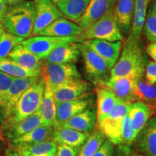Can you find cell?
<instances>
[{
    "label": "cell",
    "instance_id": "6da1fadb",
    "mask_svg": "<svg viewBox=\"0 0 156 156\" xmlns=\"http://www.w3.org/2000/svg\"><path fill=\"white\" fill-rule=\"evenodd\" d=\"M146 64V54L140 38L129 36L123 43L116 63L111 69L109 79H116L134 73H145Z\"/></svg>",
    "mask_w": 156,
    "mask_h": 156
},
{
    "label": "cell",
    "instance_id": "7a4b0ae2",
    "mask_svg": "<svg viewBox=\"0 0 156 156\" xmlns=\"http://www.w3.org/2000/svg\"><path fill=\"white\" fill-rule=\"evenodd\" d=\"M36 11L34 0L8 6L3 20L5 31L26 39L33 36Z\"/></svg>",
    "mask_w": 156,
    "mask_h": 156
},
{
    "label": "cell",
    "instance_id": "3957f363",
    "mask_svg": "<svg viewBox=\"0 0 156 156\" xmlns=\"http://www.w3.org/2000/svg\"><path fill=\"white\" fill-rule=\"evenodd\" d=\"M45 88V82L42 76H39L17 101L10 114L3 123V129L8 131L17 123L24 119L40 108Z\"/></svg>",
    "mask_w": 156,
    "mask_h": 156
},
{
    "label": "cell",
    "instance_id": "277c9868",
    "mask_svg": "<svg viewBox=\"0 0 156 156\" xmlns=\"http://www.w3.org/2000/svg\"><path fill=\"white\" fill-rule=\"evenodd\" d=\"M77 42L83 43L87 40H105L108 41H124V36L117 25L113 9L95 21L77 36Z\"/></svg>",
    "mask_w": 156,
    "mask_h": 156
},
{
    "label": "cell",
    "instance_id": "5b68a950",
    "mask_svg": "<svg viewBox=\"0 0 156 156\" xmlns=\"http://www.w3.org/2000/svg\"><path fill=\"white\" fill-rule=\"evenodd\" d=\"M80 52L84 61L85 73L93 85H105L108 81L111 68L100 56L80 43Z\"/></svg>",
    "mask_w": 156,
    "mask_h": 156
},
{
    "label": "cell",
    "instance_id": "8992f818",
    "mask_svg": "<svg viewBox=\"0 0 156 156\" xmlns=\"http://www.w3.org/2000/svg\"><path fill=\"white\" fill-rule=\"evenodd\" d=\"M45 85L52 91L64 83L81 78V75L75 64H53L45 62L41 68V75Z\"/></svg>",
    "mask_w": 156,
    "mask_h": 156
},
{
    "label": "cell",
    "instance_id": "52a82bcc",
    "mask_svg": "<svg viewBox=\"0 0 156 156\" xmlns=\"http://www.w3.org/2000/svg\"><path fill=\"white\" fill-rule=\"evenodd\" d=\"M73 42H77V36H34L24 39L20 44L41 59L45 60L58 46Z\"/></svg>",
    "mask_w": 156,
    "mask_h": 156
},
{
    "label": "cell",
    "instance_id": "ba28073f",
    "mask_svg": "<svg viewBox=\"0 0 156 156\" xmlns=\"http://www.w3.org/2000/svg\"><path fill=\"white\" fill-rule=\"evenodd\" d=\"M38 77L14 78L0 103V115L3 123L10 114L12 108L25 91L34 83Z\"/></svg>",
    "mask_w": 156,
    "mask_h": 156
},
{
    "label": "cell",
    "instance_id": "9c48e42d",
    "mask_svg": "<svg viewBox=\"0 0 156 156\" xmlns=\"http://www.w3.org/2000/svg\"><path fill=\"white\" fill-rule=\"evenodd\" d=\"M95 103V96L94 93L91 92L74 100L56 104L55 126L65 122L71 117L80 114Z\"/></svg>",
    "mask_w": 156,
    "mask_h": 156
},
{
    "label": "cell",
    "instance_id": "30bf717a",
    "mask_svg": "<svg viewBox=\"0 0 156 156\" xmlns=\"http://www.w3.org/2000/svg\"><path fill=\"white\" fill-rule=\"evenodd\" d=\"M36 18L33 36H37L45 28L63 15L52 0H34Z\"/></svg>",
    "mask_w": 156,
    "mask_h": 156
},
{
    "label": "cell",
    "instance_id": "8fae6325",
    "mask_svg": "<svg viewBox=\"0 0 156 156\" xmlns=\"http://www.w3.org/2000/svg\"><path fill=\"white\" fill-rule=\"evenodd\" d=\"M93 85L81 78H76L64 83L54 91L56 105L60 103L74 100L91 93Z\"/></svg>",
    "mask_w": 156,
    "mask_h": 156
},
{
    "label": "cell",
    "instance_id": "7c38bea8",
    "mask_svg": "<svg viewBox=\"0 0 156 156\" xmlns=\"http://www.w3.org/2000/svg\"><path fill=\"white\" fill-rule=\"evenodd\" d=\"M144 75L145 73H134L116 79H109L105 85L112 90L119 99L132 103L135 101L134 88Z\"/></svg>",
    "mask_w": 156,
    "mask_h": 156
},
{
    "label": "cell",
    "instance_id": "4fadbf2b",
    "mask_svg": "<svg viewBox=\"0 0 156 156\" xmlns=\"http://www.w3.org/2000/svg\"><path fill=\"white\" fill-rule=\"evenodd\" d=\"M95 51L112 68L116 63L122 49V41H108L105 40H87L81 43Z\"/></svg>",
    "mask_w": 156,
    "mask_h": 156
},
{
    "label": "cell",
    "instance_id": "5bb4252c",
    "mask_svg": "<svg viewBox=\"0 0 156 156\" xmlns=\"http://www.w3.org/2000/svg\"><path fill=\"white\" fill-rule=\"evenodd\" d=\"M134 144L136 153L144 156H156V116L150 119Z\"/></svg>",
    "mask_w": 156,
    "mask_h": 156
},
{
    "label": "cell",
    "instance_id": "9a60e30c",
    "mask_svg": "<svg viewBox=\"0 0 156 156\" xmlns=\"http://www.w3.org/2000/svg\"><path fill=\"white\" fill-rule=\"evenodd\" d=\"M97 123V110L96 106L89 107L83 112L74 116L65 122L61 124L54 126L60 127L69 128L76 131L91 134L95 129Z\"/></svg>",
    "mask_w": 156,
    "mask_h": 156
},
{
    "label": "cell",
    "instance_id": "2e32d148",
    "mask_svg": "<svg viewBox=\"0 0 156 156\" xmlns=\"http://www.w3.org/2000/svg\"><path fill=\"white\" fill-rule=\"evenodd\" d=\"M94 90L97 110V126L112 112L119 98L112 90L106 85H95Z\"/></svg>",
    "mask_w": 156,
    "mask_h": 156
},
{
    "label": "cell",
    "instance_id": "e0dca14e",
    "mask_svg": "<svg viewBox=\"0 0 156 156\" xmlns=\"http://www.w3.org/2000/svg\"><path fill=\"white\" fill-rule=\"evenodd\" d=\"M135 0H116L113 13L119 28L124 35H129L133 23Z\"/></svg>",
    "mask_w": 156,
    "mask_h": 156
},
{
    "label": "cell",
    "instance_id": "ac0fdd59",
    "mask_svg": "<svg viewBox=\"0 0 156 156\" xmlns=\"http://www.w3.org/2000/svg\"><path fill=\"white\" fill-rule=\"evenodd\" d=\"M116 0H90L84 14L77 23L83 29L114 9Z\"/></svg>",
    "mask_w": 156,
    "mask_h": 156
},
{
    "label": "cell",
    "instance_id": "d6986e66",
    "mask_svg": "<svg viewBox=\"0 0 156 156\" xmlns=\"http://www.w3.org/2000/svg\"><path fill=\"white\" fill-rule=\"evenodd\" d=\"M83 28L77 23L62 17L54 21L37 36L54 37L77 36L83 32Z\"/></svg>",
    "mask_w": 156,
    "mask_h": 156
},
{
    "label": "cell",
    "instance_id": "ffe728a7",
    "mask_svg": "<svg viewBox=\"0 0 156 156\" xmlns=\"http://www.w3.org/2000/svg\"><path fill=\"white\" fill-rule=\"evenodd\" d=\"M80 55V43H69L56 48L46 57L45 62L53 64H75L78 61Z\"/></svg>",
    "mask_w": 156,
    "mask_h": 156
},
{
    "label": "cell",
    "instance_id": "44dd1931",
    "mask_svg": "<svg viewBox=\"0 0 156 156\" xmlns=\"http://www.w3.org/2000/svg\"><path fill=\"white\" fill-rule=\"evenodd\" d=\"M155 114V109L147 103L140 101L132 103L128 115L136 136Z\"/></svg>",
    "mask_w": 156,
    "mask_h": 156
},
{
    "label": "cell",
    "instance_id": "7402d4cb",
    "mask_svg": "<svg viewBox=\"0 0 156 156\" xmlns=\"http://www.w3.org/2000/svg\"><path fill=\"white\" fill-rule=\"evenodd\" d=\"M90 134L78 132L72 129L55 126L54 127L53 140L57 145L62 144L80 150L88 139Z\"/></svg>",
    "mask_w": 156,
    "mask_h": 156
},
{
    "label": "cell",
    "instance_id": "603a6c76",
    "mask_svg": "<svg viewBox=\"0 0 156 156\" xmlns=\"http://www.w3.org/2000/svg\"><path fill=\"white\" fill-rule=\"evenodd\" d=\"M7 58L21 67L30 70H41L44 64L42 59L27 50L20 44L12 50Z\"/></svg>",
    "mask_w": 156,
    "mask_h": 156
},
{
    "label": "cell",
    "instance_id": "cb8c5ba5",
    "mask_svg": "<svg viewBox=\"0 0 156 156\" xmlns=\"http://www.w3.org/2000/svg\"><path fill=\"white\" fill-rule=\"evenodd\" d=\"M64 17L77 23L86 9L90 0H52Z\"/></svg>",
    "mask_w": 156,
    "mask_h": 156
},
{
    "label": "cell",
    "instance_id": "d4e9b609",
    "mask_svg": "<svg viewBox=\"0 0 156 156\" xmlns=\"http://www.w3.org/2000/svg\"><path fill=\"white\" fill-rule=\"evenodd\" d=\"M39 112L42 119V125L51 126H55L56 105L54 101L53 91L45 85L44 97L41 103Z\"/></svg>",
    "mask_w": 156,
    "mask_h": 156
},
{
    "label": "cell",
    "instance_id": "484cf974",
    "mask_svg": "<svg viewBox=\"0 0 156 156\" xmlns=\"http://www.w3.org/2000/svg\"><path fill=\"white\" fill-rule=\"evenodd\" d=\"M54 127L41 125L24 135L11 141L13 147L23 145L38 143L47 140H53Z\"/></svg>",
    "mask_w": 156,
    "mask_h": 156
},
{
    "label": "cell",
    "instance_id": "4316f807",
    "mask_svg": "<svg viewBox=\"0 0 156 156\" xmlns=\"http://www.w3.org/2000/svg\"><path fill=\"white\" fill-rule=\"evenodd\" d=\"M23 156H54L57 151V144L54 140H47L30 145L13 147Z\"/></svg>",
    "mask_w": 156,
    "mask_h": 156
},
{
    "label": "cell",
    "instance_id": "83f0119b",
    "mask_svg": "<svg viewBox=\"0 0 156 156\" xmlns=\"http://www.w3.org/2000/svg\"><path fill=\"white\" fill-rule=\"evenodd\" d=\"M41 125H42V119L38 109L36 112L25 118L12 128L6 132V136L9 140L12 141Z\"/></svg>",
    "mask_w": 156,
    "mask_h": 156
},
{
    "label": "cell",
    "instance_id": "f1b7e54d",
    "mask_svg": "<svg viewBox=\"0 0 156 156\" xmlns=\"http://www.w3.org/2000/svg\"><path fill=\"white\" fill-rule=\"evenodd\" d=\"M0 71L16 78L38 77L41 75V70L27 69L9 58H0Z\"/></svg>",
    "mask_w": 156,
    "mask_h": 156
},
{
    "label": "cell",
    "instance_id": "f546056e",
    "mask_svg": "<svg viewBox=\"0 0 156 156\" xmlns=\"http://www.w3.org/2000/svg\"><path fill=\"white\" fill-rule=\"evenodd\" d=\"M148 0H135L133 23L129 36L133 38H140L143 30L144 24L147 15Z\"/></svg>",
    "mask_w": 156,
    "mask_h": 156
},
{
    "label": "cell",
    "instance_id": "4dcf8cb0",
    "mask_svg": "<svg viewBox=\"0 0 156 156\" xmlns=\"http://www.w3.org/2000/svg\"><path fill=\"white\" fill-rule=\"evenodd\" d=\"M134 97L135 101H142L154 108L156 99V84L151 85L143 77L141 78L134 88Z\"/></svg>",
    "mask_w": 156,
    "mask_h": 156
},
{
    "label": "cell",
    "instance_id": "1f68e13d",
    "mask_svg": "<svg viewBox=\"0 0 156 156\" xmlns=\"http://www.w3.org/2000/svg\"><path fill=\"white\" fill-rule=\"evenodd\" d=\"M106 137L99 129H96L90 134L88 139L80 150L77 156H92L98 151Z\"/></svg>",
    "mask_w": 156,
    "mask_h": 156
},
{
    "label": "cell",
    "instance_id": "d6a6232c",
    "mask_svg": "<svg viewBox=\"0 0 156 156\" xmlns=\"http://www.w3.org/2000/svg\"><path fill=\"white\" fill-rule=\"evenodd\" d=\"M23 40V38L5 31L0 36V58H7L12 50Z\"/></svg>",
    "mask_w": 156,
    "mask_h": 156
},
{
    "label": "cell",
    "instance_id": "836d02e7",
    "mask_svg": "<svg viewBox=\"0 0 156 156\" xmlns=\"http://www.w3.org/2000/svg\"><path fill=\"white\" fill-rule=\"evenodd\" d=\"M136 138V135L132 127L131 120L127 114L122 121V131H121L120 147L130 149Z\"/></svg>",
    "mask_w": 156,
    "mask_h": 156
},
{
    "label": "cell",
    "instance_id": "e575fe53",
    "mask_svg": "<svg viewBox=\"0 0 156 156\" xmlns=\"http://www.w3.org/2000/svg\"><path fill=\"white\" fill-rule=\"evenodd\" d=\"M144 34L148 41L151 42H156V13L149 9L144 24Z\"/></svg>",
    "mask_w": 156,
    "mask_h": 156
},
{
    "label": "cell",
    "instance_id": "d590c367",
    "mask_svg": "<svg viewBox=\"0 0 156 156\" xmlns=\"http://www.w3.org/2000/svg\"><path fill=\"white\" fill-rule=\"evenodd\" d=\"M15 77L0 71V103L2 101L5 93L8 90Z\"/></svg>",
    "mask_w": 156,
    "mask_h": 156
},
{
    "label": "cell",
    "instance_id": "8d00e7d4",
    "mask_svg": "<svg viewBox=\"0 0 156 156\" xmlns=\"http://www.w3.org/2000/svg\"><path fill=\"white\" fill-rule=\"evenodd\" d=\"M145 80L151 85L156 84V62H147L145 70Z\"/></svg>",
    "mask_w": 156,
    "mask_h": 156
},
{
    "label": "cell",
    "instance_id": "74e56055",
    "mask_svg": "<svg viewBox=\"0 0 156 156\" xmlns=\"http://www.w3.org/2000/svg\"><path fill=\"white\" fill-rule=\"evenodd\" d=\"M115 151H116V146L112 142L106 139L98 151L92 156H113Z\"/></svg>",
    "mask_w": 156,
    "mask_h": 156
},
{
    "label": "cell",
    "instance_id": "f35d334b",
    "mask_svg": "<svg viewBox=\"0 0 156 156\" xmlns=\"http://www.w3.org/2000/svg\"><path fill=\"white\" fill-rule=\"evenodd\" d=\"M79 149L71 147L69 146L58 144L57 145V151L56 155L57 156H77L79 153Z\"/></svg>",
    "mask_w": 156,
    "mask_h": 156
},
{
    "label": "cell",
    "instance_id": "ab89813d",
    "mask_svg": "<svg viewBox=\"0 0 156 156\" xmlns=\"http://www.w3.org/2000/svg\"><path fill=\"white\" fill-rule=\"evenodd\" d=\"M146 52L154 62H156V42H151L148 45Z\"/></svg>",
    "mask_w": 156,
    "mask_h": 156
},
{
    "label": "cell",
    "instance_id": "60d3db41",
    "mask_svg": "<svg viewBox=\"0 0 156 156\" xmlns=\"http://www.w3.org/2000/svg\"><path fill=\"white\" fill-rule=\"evenodd\" d=\"M113 156H130V149L118 147Z\"/></svg>",
    "mask_w": 156,
    "mask_h": 156
},
{
    "label": "cell",
    "instance_id": "b9f144b4",
    "mask_svg": "<svg viewBox=\"0 0 156 156\" xmlns=\"http://www.w3.org/2000/svg\"><path fill=\"white\" fill-rule=\"evenodd\" d=\"M7 7H8V6L5 2L4 0H0V21L2 23L3 22L4 17H5L6 12H7Z\"/></svg>",
    "mask_w": 156,
    "mask_h": 156
},
{
    "label": "cell",
    "instance_id": "7bdbcfd3",
    "mask_svg": "<svg viewBox=\"0 0 156 156\" xmlns=\"http://www.w3.org/2000/svg\"><path fill=\"white\" fill-rule=\"evenodd\" d=\"M6 156H23L14 147L7 148L5 152Z\"/></svg>",
    "mask_w": 156,
    "mask_h": 156
},
{
    "label": "cell",
    "instance_id": "ee69618b",
    "mask_svg": "<svg viewBox=\"0 0 156 156\" xmlns=\"http://www.w3.org/2000/svg\"><path fill=\"white\" fill-rule=\"evenodd\" d=\"M7 4V6H12L17 5V4L23 2L27 1V0H4Z\"/></svg>",
    "mask_w": 156,
    "mask_h": 156
},
{
    "label": "cell",
    "instance_id": "f6af8a7d",
    "mask_svg": "<svg viewBox=\"0 0 156 156\" xmlns=\"http://www.w3.org/2000/svg\"><path fill=\"white\" fill-rule=\"evenodd\" d=\"M5 31V27H4V25H3V23L0 21V36H2V34Z\"/></svg>",
    "mask_w": 156,
    "mask_h": 156
},
{
    "label": "cell",
    "instance_id": "bcb514c9",
    "mask_svg": "<svg viewBox=\"0 0 156 156\" xmlns=\"http://www.w3.org/2000/svg\"><path fill=\"white\" fill-rule=\"evenodd\" d=\"M151 9L154 12L156 13V0L155 2H154V3L153 4V5H152Z\"/></svg>",
    "mask_w": 156,
    "mask_h": 156
},
{
    "label": "cell",
    "instance_id": "7dc6e473",
    "mask_svg": "<svg viewBox=\"0 0 156 156\" xmlns=\"http://www.w3.org/2000/svg\"><path fill=\"white\" fill-rule=\"evenodd\" d=\"M0 140H2V141H5V140H4V136H3V134L2 133V131L0 130Z\"/></svg>",
    "mask_w": 156,
    "mask_h": 156
},
{
    "label": "cell",
    "instance_id": "c3c4849f",
    "mask_svg": "<svg viewBox=\"0 0 156 156\" xmlns=\"http://www.w3.org/2000/svg\"><path fill=\"white\" fill-rule=\"evenodd\" d=\"M131 156H144V155H141V154H140V153H135L132 154V155Z\"/></svg>",
    "mask_w": 156,
    "mask_h": 156
},
{
    "label": "cell",
    "instance_id": "681fc988",
    "mask_svg": "<svg viewBox=\"0 0 156 156\" xmlns=\"http://www.w3.org/2000/svg\"><path fill=\"white\" fill-rule=\"evenodd\" d=\"M154 109H155V112H156V99H155V105H154Z\"/></svg>",
    "mask_w": 156,
    "mask_h": 156
},
{
    "label": "cell",
    "instance_id": "f907efd6",
    "mask_svg": "<svg viewBox=\"0 0 156 156\" xmlns=\"http://www.w3.org/2000/svg\"><path fill=\"white\" fill-rule=\"evenodd\" d=\"M1 142H3V141H2V140H0V149H1Z\"/></svg>",
    "mask_w": 156,
    "mask_h": 156
},
{
    "label": "cell",
    "instance_id": "816d5d0a",
    "mask_svg": "<svg viewBox=\"0 0 156 156\" xmlns=\"http://www.w3.org/2000/svg\"><path fill=\"white\" fill-rule=\"evenodd\" d=\"M148 1H149V2H151V0H148Z\"/></svg>",
    "mask_w": 156,
    "mask_h": 156
},
{
    "label": "cell",
    "instance_id": "f5cc1de1",
    "mask_svg": "<svg viewBox=\"0 0 156 156\" xmlns=\"http://www.w3.org/2000/svg\"><path fill=\"white\" fill-rule=\"evenodd\" d=\"M54 156H57V155H56H56H54Z\"/></svg>",
    "mask_w": 156,
    "mask_h": 156
}]
</instances>
